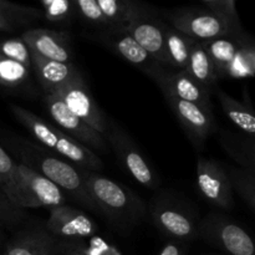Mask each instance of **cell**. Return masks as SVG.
I'll return each instance as SVG.
<instances>
[{
  "instance_id": "10",
  "label": "cell",
  "mask_w": 255,
  "mask_h": 255,
  "mask_svg": "<svg viewBox=\"0 0 255 255\" xmlns=\"http://www.w3.org/2000/svg\"><path fill=\"white\" fill-rule=\"evenodd\" d=\"M149 212L156 228L173 242L187 243L198 237V221L183 207L161 199L152 204Z\"/></svg>"
},
{
  "instance_id": "16",
  "label": "cell",
  "mask_w": 255,
  "mask_h": 255,
  "mask_svg": "<svg viewBox=\"0 0 255 255\" xmlns=\"http://www.w3.org/2000/svg\"><path fill=\"white\" fill-rule=\"evenodd\" d=\"M162 94L177 97L183 101L193 102L202 107L212 110L209 89L199 84L186 70H173L164 67L153 80Z\"/></svg>"
},
{
  "instance_id": "13",
  "label": "cell",
  "mask_w": 255,
  "mask_h": 255,
  "mask_svg": "<svg viewBox=\"0 0 255 255\" xmlns=\"http://www.w3.org/2000/svg\"><path fill=\"white\" fill-rule=\"evenodd\" d=\"M56 95L62 100V102L66 105L67 109L72 114L76 115L90 127H92L95 131L104 136L107 126H109V119L102 112L96 100L91 95L82 75H80L76 80L70 84L61 87L56 92Z\"/></svg>"
},
{
  "instance_id": "25",
  "label": "cell",
  "mask_w": 255,
  "mask_h": 255,
  "mask_svg": "<svg viewBox=\"0 0 255 255\" xmlns=\"http://www.w3.org/2000/svg\"><path fill=\"white\" fill-rule=\"evenodd\" d=\"M0 16L10 22L16 30L41 19L44 17V14L42 10L36 7L15 4L9 0H0Z\"/></svg>"
},
{
  "instance_id": "20",
  "label": "cell",
  "mask_w": 255,
  "mask_h": 255,
  "mask_svg": "<svg viewBox=\"0 0 255 255\" xmlns=\"http://www.w3.org/2000/svg\"><path fill=\"white\" fill-rule=\"evenodd\" d=\"M246 37L247 35L242 32L239 35L216 37L203 42L219 79L228 77L232 64L236 60Z\"/></svg>"
},
{
  "instance_id": "31",
  "label": "cell",
  "mask_w": 255,
  "mask_h": 255,
  "mask_svg": "<svg viewBox=\"0 0 255 255\" xmlns=\"http://www.w3.org/2000/svg\"><path fill=\"white\" fill-rule=\"evenodd\" d=\"M0 55L31 69V52L21 37H9L0 41Z\"/></svg>"
},
{
  "instance_id": "4",
  "label": "cell",
  "mask_w": 255,
  "mask_h": 255,
  "mask_svg": "<svg viewBox=\"0 0 255 255\" xmlns=\"http://www.w3.org/2000/svg\"><path fill=\"white\" fill-rule=\"evenodd\" d=\"M0 189L14 206L21 209L50 208L66 202V196L56 184L19 162L11 178Z\"/></svg>"
},
{
  "instance_id": "14",
  "label": "cell",
  "mask_w": 255,
  "mask_h": 255,
  "mask_svg": "<svg viewBox=\"0 0 255 255\" xmlns=\"http://www.w3.org/2000/svg\"><path fill=\"white\" fill-rule=\"evenodd\" d=\"M174 116L196 148H201L208 137L216 131V120L212 110L193 102L183 101L177 97L163 95Z\"/></svg>"
},
{
  "instance_id": "30",
  "label": "cell",
  "mask_w": 255,
  "mask_h": 255,
  "mask_svg": "<svg viewBox=\"0 0 255 255\" xmlns=\"http://www.w3.org/2000/svg\"><path fill=\"white\" fill-rule=\"evenodd\" d=\"M40 2L45 19L56 24L69 22L75 11L72 0H40Z\"/></svg>"
},
{
  "instance_id": "12",
  "label": "cell",
  "mask_w": 255,
  "mask_h": 255,
  "mask_svg": "<svg viewBox=\"0 0 255 255\" xmlns=\"http://www.w3.org/2000/svg\"><path fill=\"white\" fill-rule=\"evenodd\" d=\"M197 188L206 201L224 211L234 206L233 191L226 168L216 159L198 157L197 159Z\"/></svg>"
},
{
  "instance_id": "6",
  "label": "cell",
  "mask_w": 255,
  "mask_h": 255,
  "mask_svg": "<svg viewBox=\"0 0 255 255\" xmlns=\"http://www.w3.org/2000/svg\"><path fill=\"white\" fill-rule=\"evenodd\" d=\"M166 24L163 17L158 16L151 7L133 0L125 30L151 55L152 59L162 66L168 67L164 44Z\"/></svg>"
},
{
  "instance_id": "23",
  "label": "cell",
  "mask_w": 255,
  "mask_h": 255,
  "mask_svg": "<svg viewBox=\"0 0 255 255\" xmlns=\"http://www.w3.org/2000/svg\"><path fill=\"white\" fill-rule=\"evenodd\" d=\"M164 44H166V56L168 61V69L186 70L188 65L189 51L194 40L186 36L181 31L166 24L164 29Z\"/></svg>"
},
{
  "instance_id": "29",
  "label": "cell",
  "mask_w": 255,
  "mask_h": 255,
  "mask_svg": "<svg viewBox=\"0 0 255 255\" xmlns=\"http://www.w3.org/2000/svg\"><path fill=\"white\" fill-rule=\"evenodd\" d=\"M224 149L229 153V156L236 159L239 167L255 171V159H254V142L246 139V142L239 143L234 141L232 137H222Z\"/></svg>"
},
{
  "instance_id": "17",
  "label": "cell",
  "mask_w": 255,
  "mask_h": 255,
  "mask_svg": "<svg viewBox=\"0 0 255 255\" xmlns=\"http://www.w3.org/2000/svg\"><path fill=\"white\" fill-rule=\"evenodd\" d=\"M20 37L31 54L54 61L71 62V46L67 32L36 27L25 30Z\"/></svg>"
},
{
  "instance_id": "15",
  "label": "cell",
  "mask_w": 255,
  "mask_h": 255,
  "mask_svg": "<svg viewBox=\"0 0 255 255\" xmlns=\"http://www.w3.org/2000/svg\"><path fill=\"white\" fill-rule=\"evenodd\" d=\"M45 228L59 241H85L96 234L97 226L84 212L60 204L50 207Z\"/></svg>"
},
{
  "instance_id": "3",
  "label": "cell",
  "mask_w": 255,
  "mask_h": 255,
  "mask_svg": "<svg viewBox=\"0 0 255 255\" xmlns=\"http://www.w3.org/2000/svg\"><path fill=\"white\" fill-rule=\"evenodd\" d=\"M10 111L12 112L15 119L26 128V131L34 137L35 141L45 148L82 169L92 172L102 171L104 162L97 156L96 152L85 147L57 126L17 105H10Z\"/></svg>"
},
{
  "instance_id": "27",
  "label": "cell",
  "mask_w": 255,
  "mask_h": 255,
  "mask_svg": "<svg viewBox=\"0 0 255 255\" xmlns=\"http://www.w3.org/2000/svg\"><path fill=\"white\" fill-rule=\"evenodd\" d=\"M30 69L0 55V85L7 89L21 86L29 79Z\"/></svg>"
},
{
  "instance_id": "7",
  "label": "cell",
  "mask_w": 255,
  "mask_h": 255,
  "mask_svg": "<svg viewBox=\"0 0 255 255\" xmlns=\"http://www.w3.org/2000/svg\"><path fill=\"white\" fill-rule=\"evenodd\" d=\"M104 137L127 173L134 181L148 189H156L159 186V178L156 171L139 151L136 142L114 120L109 119V126Z\"/></svg>"
},
{
  "instance_id": "2",
  "label": "cell",
  "mask_w": 255,
  "mask_h": 255,
  "mask_svg": "<svg viewBox=\"0 0 255 255\" xmlns=\"http://www.w3.org/2000/svg\"><path fill=\"white\" fill-rule=\"evenodd\" d=\"M82 174L97 213L104 214L122 229L137 227L143 222L146 204L128 188L97 172L82 169Z\"/></svg>"
},
{
  "instance_id": "34",
  "label": "cell",
  "mask_w": 255,
  "mask_h": 255,
  "mask_svg": "<svg viewBox=\"0 0 255 255\" xmlns=\"http://www.w3.org/2000/svg\"><path fill=\"white\" fill-rule=\"evenodd\" d=\"M208 6L209 10L217 12V14L226 16L233 21H239L238 15L236 10V2L231 0H202Z\"/></svg>"
},
{
  "instance_id": "32",
  "label": "cell",
  "mask_w": 255,
  "mask_h": 255,
  "mask_svg": "<svg viewBox=\"0 0 255 255\" xmlns=\"http://www.w3.org/2000/svg\"><path fill=\"white\" fill-rule=\"evenodd\" d=\"M29 222L26 209L14 206L0 189V226L17 227Z\"/></svg>"
},
{
  "instance_id": "9",
  "label": "cell",
  "mask_w": 255,
  "mask_h": 255,
  "mask_svg": "<svg viewBox=\"0 0 255 255\" xmlns=\"http://www.w3.org/2000/svg\"><path fill=\"white\" fill-rule=\"evenodd\" d=\"M44 105L50 119L56 124L55 126L62 129L65 133L91 151H97L101 153L110 152V146L106 138L90 127L86 122L82 121L80 117L72 114L56 94L45 95Z\"/></svg>"
},
{
  "instance_id": "8",
  "label": "cell",
  "mask_w": 255,
  "mask_h": 255,
  "mask_svg": "<svg viewBox=\"0 0 255 255\" xmlns=\"http://www.w3.org/2000/svg\"><path fill=\"white\" fill-rule=\"evenodd\" d=\"M198 237L228 255H255L248 232L229 217L211 213L198 222Z\"/></svg>"
},
{
  "instance_id": "22",
  "label": "cell",
  "mask_w": 255,
  "mask_h": 255,
  "mask_svg": "<svg viewBox=\"0 0 255 255\" xmlns=\"http://www.w3.org/2000/svg\"><path fill=\"white\" fill-rule=\"evenodd\" d=\"M186 71L207 89L216 86L219 80L203 42L194 41L192 45Z\"/></svg>"
},
{
  "instance_id": "5",
  "label": "cell",
  "mask_w": 255,
  "mask_h": 255,
  "mask_svg": "<svg viewBox=\"0 0 255 255\" xmlns=\"http://www.w3.org/2000/svg\"><path fill=\"white\" fill-rule=\"evenodd\" d=\"M162 16L167 24L198 42L243 32L239 21H233L209 9L179 7L163 11Z\"/></svg>"
},
{
  "instance_id": "11",
  "label": "cell",
  "mask_w": 255,
  "mask_h": 255,
  "mask_svg": "<svg viewBox=\"0 0 255 255\" xmlns=\"http://www.w3.org/2000/svg\"><path fill=\"white\" fill-rule=\"evenodd\" d=\"M96 40L116 52L120 57L143 71L149 79L154 80L164 66L152 59L151 55L125 30V27H107L96 35Z\"/></svg>"
},
{
  "instance_id": "18",
  "label": "cell",
  "mask_w": 255,
  "mask_h": 255,
  "mask_svg": "<svg viewBox=\"0 0 255 255\" xmlns=\"http://www.w3.org/2000/svg\"><path fill=\"white\" fill-rule=\"evenodd\" d=\"M59 239L45 227L34 226L20 231L1 255H59Z\"/></svg>"
},
{
  "instance_id": "1",
  "label": "cell",
  "mask_w": 255,
  "mask_h": 255,
  "mask_svg": "<svg viewBox=\"0 0 255 255\" xmlns=\"http://www.w3.org/2000/svg\"><path fill=\"white\" fill-rule=\"evenodd\" d=\"M4 148L16 157L17 162L44 176L74 201L90 211L97 212L85 183L82 168L61 158L41 144L21 136H6L2 138Z\"/></svg>"
},
{
  "instance_id": "21",
  "label": "cell",
  "mask_w": 255,
  "mask_h": 255,
  "mask_svg": "<svg viewBox=\"0 0 255 255\" xmlns=\"http://www.w3.org/2000/svg\"><path fill=\"white\" fill-rule=\"evenodd\" d=\"M217 95H218V100L222 106V110H223L226 116L229 119V121L243 132L247 139L254 142L255 116L253 109H252V105L249 104V100L247 101L248 104L237 101L231 95H228L224 91H221V90H218Z\"/></svg>"
},
{
  "instance_id": "36",
  "label": "cell",
  "mask_w": 255,
  "mask_h": 255,
  "mask_svg": "<svg viewBox=\"0 0 255 255\" xmlns=\"http://www.w3.org/2000/svg\"><path fill=\"white\" fill-rule=\"evenodd\" d=\"M85 241H59V255H87L84 247Z\"/></svg>"
},
{
  "instance_id": "28",
  "label": "cell",
  "mask_w": 255,
  "mask_h": 255,
  "mask_svg": "<svg viewBox=\"0 0 255 255\" xmlns=\"http://www.w3.org/2000/svg\"><path fill=\"white\" fill-rule=\"evenodd\" d=\"M255 71V49L251 39H246L236 60L232 64L228 77H253Z\"/></svg>"
},
{
  "instance_id": "37",
  "label": "cell",
  "mask_w": 255,
  "mask_h": 255,
  "mask_svg": "<svg viewBox=\"0 0 255 255\" xmlns=\"http://www.w3.org/2000/svg\"><path fill=\"white\" fill-rule=\"evenodd\" d=\"M186 249H184L183 243H179V242H168L167 244H164V247L162 248L159 255H186Z\"/></svg>"
},
{
  "instance_id": "26",
  "label": "cell",
  "mask_w": 255,
  "mask_h": 255,
  "mask_svg": "<svg viewBox=\"0 0 255 255\" xmlns=\"http://www.w3.org/2000/svg\"><path fill=\"white\" fill-rule=\"evenodd\" d=\"M110 27H125L133 0H96Z\"/></svg>"
},
{
  "instance_id": "24",
  "label": "cell",
  "mask_w": 255,
  "mask_h": 255,
  "mask_svg": "<svg viewBox=\"0 0 255 255\" xmlns=\"http://www.w3.org/2000/svg\"><path fill=\"white\" fill-rule=\"evenodd\" d=\"M232 191H236L252 212L255 211V171L243 167L227 166Z\"/></svg>"
},
{
  "instance_id": "35",
  "label": "cell",
  "mask_w": 255,
  "mask_h": 255,
  "mask_svg": "<svg viewBox=\"0 0 255 255\" xmlns=\"http://www.w3.org/2000/svg\"><path fill=\"white\" fill-rule=\"evenodd\" d=\"M16 162L7 153L6 149L0 144V188L4 187L11 178Z\"/></svg>"
},
{
  "instance_id": "38",
  "label": "cell",
  "mask_w": 255,
  "mask_h": 255,
  "mask_svg": "<svg viewBox=\"0 0 255 255\" xmlns=\"http://www.w3.org/2000/svg\"><path fill=\"white\" fill-rule=\"evenodd\" d=\"M231 1H233V2H234V0H231Z\"/></svg>"
},
{
  "instance_id": "33",
  "label": "cell",
  "mask_w": 255,
  "mask_h": 255,
  "mask_svg": "<svg viewBox=\"0 0 255 255\" xmlns=\"http://www.w3.org/2000/svg\"><path fill=\"white\" fill-rule=\"evenodd\" d=\"M74 10L85 20L95 26L102 27V30L107 29L109 22L102 15L96 0H72Z\"/></svg>"
},
{
  "instance_id": "19",
  "label": "cell",
  "mask_w": 255,
  "mask_h": 255,
  "mask_svg": "<svg viewBox=\"0 0 255 255\" xmlns=\"http://www.w3.org/2000/svg\"><path fill=\"white\" fill-rule=\"evenodd\" d=\"M31 67L45 95L56 94L61 87L80 76V71L72 62H60L31 54Z\"/></svg>"
}]
</instances>
